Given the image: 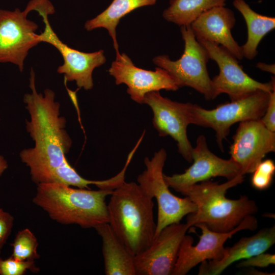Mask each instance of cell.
I'll return each mask as SVG.
<instances>
[{
    "label": "cell",
    "instance_id": "7a4b0ae2",
    "mask_svg": "<svg viewBox=\"0 0 275 275\" xmlns=\"http://www.w3.org/2000/svg\"><path fill=\"white\" fill-rule=\"evenodd\" d=\"M244 175L240 174L227 182L219 184L210 180L195 184L182 194L195 204L196 211L187 215L189 228L198 224H205L209 229L228 232L236 227L247 216L257 212L256 202L245 195L238 199L226 197L227 190L241 184Z\"/></svg>",
    "mask_w": 275,
    "mask_h": 275
},
{
    "label": "cell",
    "instance_id": "cb8c5ba5",
    "mask_svg": "<svg viewBox=\"0 0 275 275\" xmlns=\"http://www.w3.org/2000/svg\"><path fill=\"white\" fill-rule=\"evenodd\" d=\"M274 172L275 164L273 160L270 159L262 160L253 172L252 186L258 190L268 188L272 181Z\"/></svg>",
    "mask_w": 275,
    "mask_h": 275
},
{
    "label": "cell",
    "instance_id": "4fadbf2b",
    "mask_svg": "<svg viewBox=\"0 0 275 275\" xmlns=\"http://www.w3.org/2000/svg\"><path fill=\"white\" fill-rule=\"evenodd\" d=\"M48 15L47 13L40 15L45 27L44 31L38 35L39 42L52 45L62 55L63 64L59 66L57 72L64 74L65 82L74 81L78 89H92L94 86L92 74L94 69L106 61L104 51L85 52L69 47L59 39L52 30Z\"/></svg>",
    "mask_w": 275,
    "mask_h": 275
},
{
    "label": "cell",
    "instance_id": "ba28073f",
    "mask_svg": "<svg viewBox=\"0 0 275 275\" xmlns=\"http://www.w3.org/2000/svg\"><path fill=\"white\" fill-rule=\"evenodd\" d=\"M199 42L206 48L210 59L214 61L219 68L218 74L211 79L215 98L225 93L233 101L258 91L270 92L275 90L274 77L270 82H259L248 75L238 60L225 47L207 41Z\"/></svg>",
    "mask_w": 275,
    "mask_h": 275
},
{
    "label": "cell",
    "instance_id": "52a82bcc",
    "mask_svg": "<svg viewBox=\"0 0 275 275\" xmlns=\"http://www.w3.org/2000/svg\"><path fill=\"white\" fill-rule=\"evenodd\" d=\"M269 96V92L258 91L219 104L212 109L191 103V124L213 129L216 142L220 150L223 151V142L229 134L231 127L237 122L261 119L265 113Z\"/></svg>",
    "mask_w": 275,
    "mask_h": 275
},
{
    "label": "cell",
    "instance_id": "ffe728a7",
    "mask_svg": "<svg viewBox=\"0 0 275 275\" xmlns=\"http://www.w3.org/2000/svg\"><path fill=\"white\" fill-rule=\"evenodd\" d=\"M156 2V0H113L102 12L87 20L84 28L87 31L101 28L106 29L113 40L117 58L121 53L117 40L116 28L120 19L137 8L153 5Z\"/></svg>",
    "mask_w": 275,
    "mask_h": 275
},
{
    "label": "cell",
    "instance_id": "44dd1931",
    "mask_svg": "<svg viewBox=\"0 0 275 275\" xmlns=\"http://www.w3.org/2000/svg\"><path fill=\"white\" fill-rule=\"evenodd\" d=\"M233 5L242 14L247 25V40L241 46L243 57L253 60L258 54L260 41L275 28V18L256 12L244 0H234Z\"/></svg>",
    "mask_w": 275,
    "mask_h": 275
},
{
    "label": "cell",
    "instance_id": "603a6c76",
    "mask_svg": "<svg viewBox=\"0 0 275 275\" xmlns=\"http://www.w3.org/2000/svg\"><path fill=\"white\" fill-rule=\"evenodd\" d=\"M12 256L20 261L35 260L39 258L37 253L38 243L34 234L29 229L19 231L12 243Z\"/></svg>",
    "mask_w": 275,
    "mask_h": 275
},
{
    "label": "cell",
    "instance_id": "8992f818",
    "mask_svg": "<svg viewBox=\"0 0 275 275\" xmlns=\"http://www.w3.org/2000/svg\"><path fill=\"white\" fill-rule=\"evenodd\" d=\"M167 157V152L163 148L155 152L151 159L146 157L144 161L146 169L137 178L138 184L143 192L157 201L155 237L166 226L180 223L184 216L197 209L189 198L177 197L170 190L163 173Z\"/></svg>",
    "mask_w": 275,
    "mask_h": 275
},
{
    "label": "cell",
    "instance_id": "5bb4252c",
    "mask_svg": "<svg viewBox=\"0 0 275 275\" xmlns=\"http://www.w3.org/2000/svg\"><path fill=\"white\" fill-rule=\"evenodd\" d=\"M233 140L230 158L243 175L253 173L267 154L275 151V132L268 129L260 119L240 122Z\"/></svg>",
    "mask_w": 275,
    "mask_h": 275
},
{
    "label": "cell",
    "instance_id": "f1b7e54d",
    "mask_svg": "<svg viewBox=\"0 0 275 275\" xmlns=\"http://www.w3.org/2000/svg\"><path fill=\"white\" fill-rule=\"evenodd\" d=\"M256 67L263 71L268 72L273 74H275L274 64H267L262 62H258L256 64Z\"/></svg>",
    "mask_w": 275,
    "mask_h": 275
},
{
    "label": "cell",
    "instance_id": "f546056e",
    "mask_svg": "<svg viewBox=\"0 0 275 275\" xmlns=\"http://www.w3.org/2000/svg\"><path fill=\"white\" fill-rule=\"evenodd\" d=\"M8 167V165L6 160L3 156L0 155V176L2 175Z\"/></svg>",
    "mask_w": 275,
    "mask_h": 275
},
{
    "label": "cell",
    "instance_id": "83f0119b",
    "mask_svg": "<svg viewBox=\"0 0 275 275\" xmlns=\"http://www.w3.org/2000/svg\"><path fill=\"white\" fill-rule=\"evenodd\" d=\"M260 120L268 129L275 132V90L269 92L267 105Z\"/></svg>",
    "mask_w": 275,
    "mask_h": 275
},
{
    "label": "cell",
    "instance_id": "ac0fdd59",
    "mask_svg": "<svg viewBox=\"0 0 275 275\" xmlns=\"http://www.w3.org/2000/svg\"><path fill=\"white\" fill-rule=\"evenodd\" d=\"M275 243V226L264 228L250 237H242L231 247L225 248L217 260H205L200 264L199 275H218L236 261L265 252Z\"/></svg>",
    "mask_w": 275,
    "mask_h": 275
},
{
    "label": "cell",
    "instance_id": "30bf717a",
    "mask_svg": "<svg viewBox=\"0 0 275 275\" xmlns=\"http://www.w3.org/2000/svg\"><path fill=\"white\" fill-rule=\"evenodd\" d=\"M143 103L152 111V123L158 135L172 138L177 143L178 152L191 162L193 147L188 139L187 128L191 124V103L173 101L161 96L159 91H153L145 95Z\"/></svg>",
    "mask_w": 275,
    "mask_h": 275
},
{
    "label": "cell",
    "instance_id": "2e32d148",
    "mask_svg": "<svg viewBox=\"0 0 275 275\" xmlns=\"http://www.w3.org/2000/svg\"><path fill=\"white\" fill-rule=\"evenodd\" d=\"M108 73L115 78L116 85H126L127 93L132 100L140 104L143 103L148 93L179 89L174 79L163 69L157 67L152 71L138 67L125 53H121L112 62Z\"/></svg>",
    "mask_w": 275,
    "mask_h": 275
},
{
    "label": "cell",
    "instance_id": "3957f363",
    "mask_svg": "<svg viewBox=\"0 0 275 275\" xmlns=\"http://www.w3.org/2000/svg\"><path fill=\"white\" fill-rule=\"evenodd\" d=\"M107 205L110 227L127 250L135 256L155 237L153 199L138 183L124 181L113 190Z\"/></svg>",
    "mask_w": 275,
    "mask_h": 275
},
{
    "label": "cell",
    "instance_id": "7402d4cb",
    "mask_svg": "<svg viewBox=\"0 0 275 275\" xmlns=\"http://www.w3.org/2000/svg\"><path fill=\"white\" fill-rule=\"evenodd\" d=\"M162 13L163 18L180 26L190 25L206 11L225 6L226 0H170Z\"/></svg>",
    "mask_w": 275,
    "mask_h": 275
},
{
    "label": "cell",
    "instance_id": "5b68a950",
    "mask_svg": "<svg viewBox=\"0 0 275 275\" xmlns=\"http://www.w3.org/2000/svg\"><path fill=\"white\" fill-rule=\"evenodd\" d=\"M184 49L180 59L172 61L168 55H159L152 61L165 70L179 88L189 87L202 94L207 100L215 98L207 64L210 59L206 48L199 42L190 25L180 27Z\"/></svg>",
    "mask_w": 275,
    "mask_h": 275
},
{
    "label": "cell",
    "instance_id": "484cf974",
    "mask_svg": "<svg viewBox=\"0 0 275 275\" xmlns=\"http://www.w3.org/2000/svg\"><path fill=\"white\" fill-rule=\"evenodd\" d=\"M275 255L265 252L257 254L250 258L242 260L237 265L238 267H266L274 265Z\"/></svg>",
    "mask_w": 275,
    "mask_h": 275
},
{
    "label": "cell",
    "instance_id": "d4e9b609",
    "mask_svg": "<svg viewBox=\"0 0 275 275\" xmlns=\"http://www.w3.org/2000/svg\"><path fill=\"white\" fill-rule=\"evenodd\" d=\"M38 272L35 260L20 261L12 256L6 259L0 258V275H23L26 271Z\"/></svg>",
    "mask_w": 275,
    "mask_h": 275
},
{
    "label": "cell",
    "instance_id": "d6986e66",
    "mask_svg": "<svg viewBox=\"0 0 275 275\" xmlns=\"http://www.w3.org/2000/svg\"><path fill=\"white\" fill-rule=\"evenodd\" d=\"M102 240V254L106 275H136L134 256L115 234L108 223L94 228Z\"/></svg>",
    "mask_w": 275,
    "mask_h": 275
},
{
    "label": "cell",
    "instance_id": "9c48e42d",
    "mask_svg": "<svg viewBox=\"0 0 275 275\" xmlns=\"http://www.w3.org/2000/svg\"><path fill=\"white\" fill-rule=\"evenodd\" d=\"M195 226L202 231L199 241L194 246L193 238L185 235L172 275H185L205 260L219 259L223 256L226 241L241 230H255L258 227V221L253 215H248L236 227L228 232L212 231L204 224H198Z\"/></svg>",
    "mask_w": 275,
    "mask_h": 275
},
{
    "label": "cell",
    "instance_id": "7c38bea8",
    "mask_svg": "<svg viewBox=\"0 0 275 275\" xmlns=\"http://www.w3.org/2000/svg\"><path fill=\"white\" fill-rule=\"evenodd\" d=\"M191 157L193 163L184 173L163 175L169 187L181 194L189 186L212 177H223L228 180L240 174L238 166L232 158L223 159L210 151L203 135L198 137Z\"/></svg>",
    "mask_w": 275,
    "mask_h": 275
},
{
    "label": "cell",
    "instance_id": "277c9868",
    "mask_svg": "<svg viewBox=\"0 0 275 275\" xmlns=\"http://www.w3.org/2000/svg\"><path fill=\"white\" fill-rule=\"evenodd\" d=\"M37 185L33 202L57 222L83 228H95L108 222L105 199L113 190L74 188L59 183Z\"/></svg>",
    "mask_w": 275,
    "mask_h": 275
},
{
    "label": "cell",
    "instance_id": "4316f807",
    "mask_svg": "<svg viewBox=\"0 0 275 275\" xmlns=\"http://www.w3.org/2000/svg\"><path fill=\"white\" fill-rule=\"evenodd\" d=\"M13 221L14 217L0 207V250L11 233Z\"/></svg>",
    "mask_w": 275,
    "mask_h": 275
},
{
    "label": "cell",
    "instance_id": "9a60e30c",
    "mask_svg": "<svg viewBox=\"0 0 275 275\" xmlns=\"http://www.w3.org/2000/svg\"><path fill=\"white\" fill-rule=\"evenodd\" d=\"M190 228L174 223L164 227L144 251L134 256L136 275H172L181 243Z\"/></svg>",
    "mask_w": 275,
    "mask_h": 275
},
{
    "label": "cell",
    "instance_id": "e0dca14e",
    "mask_svg": "<svg viewBox=\"0 0 275 275\" xmlns=\"http://www.w3.org/2000/svg\"><path fill=\"white\" fill-rule=\"evenodd\" d=\"M235 23L236 18L232 10L218 6L202 13L190 26L198 41H207L221 45L237 60H241L243 58L241 46L231 33Z\"/></svg>",
    "mask_w": 275,
    "mask_h": 275
},
{
    "label": "cell",
    "instance_id": "4dcf8cb0",
    "mask_svg": "<svg viewBox=\"0 0 275 275\" xmlns=\"http://www.w3.org/2000/svg\"><path fill=\"white\" fill-rule=\"evenodd\" d=\"M1 250H0V254H1Z\"/></svg>",
    "mask_w": 275,
    "mask_h": 275
},
{
    "label": "cell",
    "instance_id": "6da1fadb",
    "mask_svg": "<svg viewBox=\"0 0 275 275\" xmlns=\"http://www.w3.org/2000/svg\"><path fill=\"white\" fill-rule=\"evenodd\" d=\"M29 87L32 90L23 97L30 116L26 129L35 142L33 148L20 153L22 162L30 170L32 180L36 183H46L52 172L68 162L66 155L72 140L65 129L66 120L60 116V104L55 100V93L46 89L44 95L38 93L35 75L32 69Z\"/></svg>",
    "mask_w": 275,
    "mask_h": 275
},
{
    "label": "cell",
    "instance_id": "8fae6325",
    "mask_svg": "<svg viewBox=\"0 0 275 275\" xmlns=\"http://www.w3.org/2000/svg\"><path fill=\"white\" fill-rule=\"evenodd\" d=\"M31 11L29 4L23 11L0 10V63L15 64L21 72L29 51L40 43L37 24L27 18Z\"/></svg>",
    "mask_w": 275,
    "mask_h": 275
}]
</instances>
